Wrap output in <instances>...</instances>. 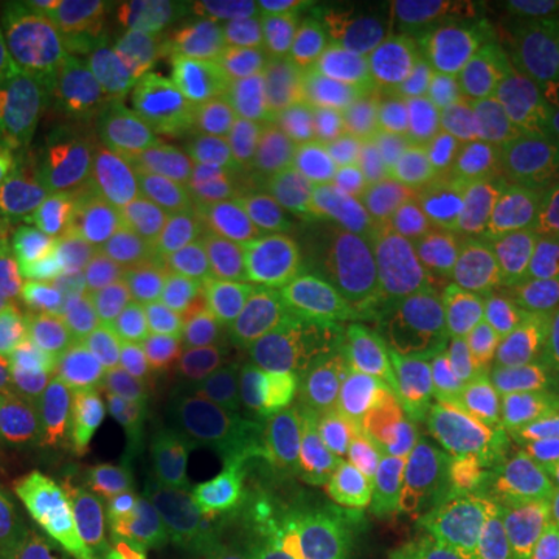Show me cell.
I'll use <instances>...</instances> for the list:
<instances>
[{"label":"cell","mask_w":559,"mask_h":559,"mask_svg":"<svg viewBox=\"0 0 559 559\" xmlns=\"http://www.w3.org/2000/svg\"><path fill=\"white\" fill-rule=\"evenodd\" d=\"M525 156L535 215L550 240L559 227V116H538V124L525 143Z\"/></svg>","instance_id":"obj_40"},{"label":"cell","mask_w":559,"mask_h":559,"mask_svg":"<svg viewBox=\"0 0 559 559\" xmlns=\"http://www.w3.org/2000/svg\"><path fill=\"white\" fill-rule=\"evenodd\" d=\"M382 7L340 0H264L234 16V38L255 62L318 69L364 35Z\"/></svg>","instance_id":"obj_14"},{"label":"cell","mask_w":559,"mask_h":559,"mask_svg":"<svg viewBox=\"0 0 559 559\" xmlns=\"http://www.w3.org/2000/svg\"><path fill=\"white\" fill-rule=\"evenodd\" d=\"M112 510L119 513L124 540L131 550L165 547L180 520L193 510L197 498L187 495L159 469L138 460L128 473L112 479Z\"/></svg>","instance_id":"obj_34"},{"label":"cell","mask_w":559,"mask_h":559,"mask_svg":"<svg viewBox=\"0 0 559 559\" xmlns=\"http://www.w3.org/2000/svg\"><path fill=\"white\" fill-rule=\"evenodd\" d=\"M407 466V448L385 414L382 419H370L336 432L318 476L305 488V498L311 513L318 520H326L342 507L373 495L382 485L399 481Z\"/></svg>","instance_id":"obj_19"},{"label":"cell","mask_w":559,"mask_h":559,"mask_svg":"<svg viewBox=\"0 0 559 559\" xmlns=\"http://www.w3.org/2000/svg\"><path fill=\"white\" fill-rule=\"evenodd\" d=\"M463 348H466V342L454 340V336H444V333L389 326V336H385V345H382V355L377 367H395V364H417V360L444 358V355H454V352H463Z\"/></svg>","instance_id":"obj_43"},{"label":"cell","mask_w":559,"mask_h":559,"mask_svg":"<svg viewBox=\"0 0 559 559\" xmlns=\"http://www.w3.org/2000/svg\"><path fill=\"white\" fill-rule=\"evenodd\" d=\"M109 498L112 479L62 451L35 454L22 476V503L38 525V535L97 513Z\"/></svg>","instance_id":"obj_26"},{"label":"cell","mask_w":559,"mask_h":559,"mask_svg":"<svg viewBox=\"0 0 559 559\" xmlns=\"http://www.w3.org/2000/svg\"><path fill=\"white\" fill-rule=\"evenodd\" d=\"M32 326V311L13 299H0V373L10 364V358L16 355L25 336Z\"/></svg>","instance_id":"obj_46"},{"label":"cell","mask_w":559,"mask_h":559,"mask_svg":"<svg viewBox=\"0 0 559 559\" xmlns=\"http://www.w3.org/2000/svg\"><path fill=\"white\" fill-rule=\"evenodd\" d=\"M7 7H0V32H3V20H7V13H3Z\"/></svg>","instance_id":"obj_53"},{"label":"cell","mask_w":559,"mask_h":559,"mask_svg":"<svg viewBox=\"0 0 559 559\" xmlns=\"http://www.w3.org/2000/svg\"><path fill=\"white\" fill-rule=\"evenodd\" d=\"M0 559H44L38 525L22 498L0 507Z\"/></svg>","instance_id":"obj_44"},{"label":"cell","mask_w":559,"mask_h":559,"mask_svg":"<svg viewBox=\"0 0 559 559\" xmlns=\"http://www.w3.org/2000/svg\"><path fill=\"white\" fill-rule=\"evenodd\" d=\"M171 116L180 143L221 202H246L267 178L274 159L261 150L249 124L237 116L227 97L215 91V84L190 94L171 109Z\"/></svg>","instance_id":"obj_16"},{"label":"cell","mask_w":559,"mask_h":559,"mask_svg":"<svg viewBox=\"0 0 559 559\" xmlns=\"http://www.w3.org/2000/svg\"><path fill=\"white\" fill-rule=\"evenodd\" d=\"M503 340L532 355L559 345V255L554 246H532L525 252Z\"/></svg>","instance_id":"obj_35"},{"label":"cell","mask_w":559,"mask_h":559,"mask_svg":"<svg viewBox=\"0 0 559 559\" xmlns=\"http://www.w3.org/2000/svg\"><path fill=\"white\" fill-rule=\"evenodd\" d=\"M336 547L323 520H301L249 540L246 559H333Z\"/></svg>","instance_id":"obj_41"},{"label":"cell","mask_w":559,"mask_h":559,"mask_svg":"<svg viewBox=\"0 0 559 559\" xmlns=\"http://www.w3.org/2000/svg\"><path fill=\"white\" fill-rule=\"evenodd\" d=\"M382 20L404 38L436 47L522 32L513 3L503 0H399L382 3Z\"/></svg>","instance_id":"obj_32"},{"label":"cell","mask_w":559,"mask_h":559,"mask_svg":"<svg viewBox=\"0 0 559 559\" xmlns=\"http://www.w3.org/2000/svg\"><path fill=\"white\" fill-rule=\"evenodd\" d=\"M373 377L380 382L389 411L429 407V404H444V401L473 399L481 392L473 367L466 364V348L444 358L373 367Z\"/></svg>","instance_id":"obj_37"},{"label":"cell","mask_w":559,"mask_h":559,"mask_svg":"<svg viewBox=\"0 0 559 559\" xmlns=\"http://www.w3.org/2000/svg\"><path fill=\"white\" fill-rule=\"evenodd\" d=\"M528 377L535 382V389L544 392L559 407V345H554V348H547V352H540V355L532 358Z\"/></svg>","instance_id":"obj_50"},{"label":"cell","mask_w":559,"mask_h":559,"mask_svg":"<svg viewBox=\"0 0 559 559\" xmlns=\"http://www.w3.org/2000/svg\"><path fill=\"white\" fill-rule=\"evenodd\" d=\"M0 60L32 140L106 175L116 140L138 116L131 79L112 47L53 3H13Z\"/></svg>","instance_id":"obj_1"},{"label":"cell","mask_w":559,"mask_h":559,"mask_svg":"<svg viewBox=\"0 0 559 559\" xmlns=\"http://www.w3.org/2000/svg\"><path fill=\"white\" fill-rule=\"evenodd\" d=\"M50 305L28 308V336L0 373V429L20 448L60 441L66 426L100 392L79 360L69 318Z\"/></svg>","instance_id":"obj_9"},{"label":"cell","mask_w":559,"mask_h":559,"mask_svg":"<svg viewBox=\"0 0 559 559\" xmlns=\"http://www.w3.org/2000/svg\"><path fill=\"white\" fill-rule=\"evenodd\" d=\"M175 370L237 419L283 392L277 342L264 323L205 289L190 296Z\"/></svg>","instance_id":"obj_8"},{"label":"cell","mask_w":559,"mask_h":559,"mask_svg":"<svg viewBox=\"0 0 559 559\" xmlns=\"http://www.w3.org/2000/svg\"><path fill=\"white\" fill-rule=\"evenodd\" d=\"M423 550L436 559H495L488 500L481 488L432 473L419 463L404 469Z\"/></svg>","instance_id":"obj_20"},{"label":"cell","mask_w":559,"mask_h":559,"mask_svg":"<svg viewBox=\"0 0 559 559\" xmlns=\"http://www.w3.org/2000/svg\"><path fill=\"white\" fill-rule=\"evenodd\" d=\"M150 389V426L140 460L200 500L237 463L240 419L205 399L171 367Z\"/></svg>","instance_id":"obj_10"},{"label":"cell","mask_w":559,"mask_h":559,"mask_svg":"<svg viewBox=\"0 0 559 559\" xmlns=\"http://www.w3.org/2000/svg\"><path fill=\"white\" fill-rule=\"evenodd\" d=\"M323 525L342 547H358L377 557L417 559L426 554L414 507L401 479L342 507L333 516H326Z\"/></svg>","instance_id":"obj_31"},{"label":"cell","mask_w":559,"mask_h":559,"mask_svg":"<svg viewBox=\"0 0 559 559\" xmlns=\"http://www.w3.org/2000/svg\"><path fill=\"white\" fill-rule=\"evenodd\" d=\"M417 559H436V557H429V554H423V557H417Z\"/></svg>","instance_id":"obj_54"},{"label":"cell","mask_w":559,"mask_h":559,"mask_svg":"<svg viewBox=\"0 0 559 559\" xmlns=\"http://www.w3.org/2000/svg\"><path fill=\"white\" fill-rule=\"evenodd\" d=\"M240 432L249 454L299 488L311 485L336 439V426L330 419L286 392L240 417Z\"/></svg>","instance_id":"obj_24"},{"label":"cell","mask_w":559,"mask_h":559,"mask_svg":"<svg viewBox=\"0 0 559 559\" xmlns=\"http://www.w3.org/2000/svg\"><path fill=\"white\" fill-rule=\"evenodd\" d=\"M525 252L528 249L522 246L488 240V237H473V242L466 246L454 283L476 340L503 336L510 305L520 286Z\"/></svg>","instance_id":"obj_30"},{"label":"cell","mask_w":559,"mask_h":559,"mask_svg":"<svg viewBox=\"0 0 559 559\" xmlns=\"http://www.w3.org/2000/svg\"><path fill=\"white\" fill-rule=\"evenodd\" d=\"M342 162L392 212L448 193L460 171L436 124L367 112H342Z\"/></svg>","instance_id":"obj_11"},{"label":"cell","mask_w":559,"mask_h":559,"mask_svg":"<svg viewBox=\"0 0 559 559\" xmlns=\"http://www.w3.org/2000/svg\"><path fill=\"white\" fill-rule=\"evenodd\" d=\"M264 209L308 264L358 274L389 259L392 209L373 200L345 162L318 146L299 143L271 165Z\"/></svg>","instance_id":"obj_4"},{"label":"cell","mask_w":559,"mask_h":559,"mask_svg":"<svg viewBox=\"0 0 559 559\" xmlns=\"http://www.w3.org/2000/svg\"><path fill=\"white\" fill-rule=\"evenodd\" d=\"M53 10L62 13L66 20L81 22L97 32L103 22L112 20V13L119 10V0H60V3H53Z\"/></svg>","instance_id":"obj_47"},{"label":"cell","mask_w":559,"mask_h":559,"mask_svg":"<svg viewBox=\"0 0 559 559\" xmlns=\"http://www.w3.org/2000/svg\"><path fill=\"white\" fill-rule=\"evenodd\" d=\"M448 197L457 202L476 237L513 242L522 249L547 246V230L535 215L525 146L491 159L463 162Z\"/></svg>","instance_id":"obj_18"},{"label":"cell","mask_w":559,"mask_h":559,"mask_svg":"<svg viewBox=\"0 0 559 559\" xmlns=\"http://www.w3.org/2000/svg\"><path fill=\"white\" fill-rule=\"evenodd\" d=\"M432 124L463 165L522 150L538 124V112L528 97L454 94Z\"/></svg>","instance_id":"obj_28"},{"label":"cell","mask_w":559,"mask_h":559,"mask_svg":"<svg viewBox=\"0 0 559 559\" xmlns=\"http://www.w3.org/2000/svg\"><path fill=\"white\" fill-rule=\"evenodd\" d=\"M485 500L495 559H559V466L525 469Z\"/></svg>","instance_id":"obj_22"},{"label":"cell","mask_w":559,"mask_h":559,"mask_svg":"<svg viewBox=\"0 0 559 559\" xmlns=\"http://www.w3.org/2000/svg\"><path fill=\"white\" fill-rule=\"evenodd\" d=\"M264 330L274 342L314 348L323 355L373 370L380 364L389 326L367 299L345 289L314 286L293 301L261 314Z\"/></svg>","instance_id":"obj_17"},{"label":"cell","mask_w":559,"mask_h":559,"mask_svg":"<svg viewBox=\"0 0 559 559\" xmlns=\"http://www.w3.org/2000/svg\"><path fill=\"white\" fill-rule=\"evenodd\" d=\"M547 246H554V249H557V255H559V227H557V230H554V234H550V240H547Z\"/></svg>","instance_id":"obj_52"},{"label":"cell","mask_w":559,"mask_h":559,"mask_svg":"<svg viewBox=\"0 0 559 559\" xmlns=\"http://www.w3.org/2000/svg\"><path fill=\"white\" fill-rule=\"evenodd\" d=\"M32 143H35V140H32L25 121H22L16 97H13V91H10L7 69H3V60H0V171L16 159V156H22Z\"/></svg>","instance_id":"obj_45"},{"label":"cell","mask_w":559,"mask_h":559,"mask_svg":"<svg viewBox=\"0 0 559 559\" xmlns=\"http://www.w3.org/2000/svg\"><path fill=\"white\" fill-rule=\"evenodd\" d=\"M215 7L202 0H119L97 28L124 66L138 109H175L212 84L209 40Z\"/></svg>","instance_id":"obj_6"},{"label":"cell","mask_w":559,"mask_h":559,"mask_svg":"<svg viewBox=\"0 0 559 559\" xmlns=\"http://www.w3.org/2000/svg\"><path fill=\"white\" fill-rule=\"evenodd\" d=\"M513 10L522 32H559V0H520Z\"/></svg>","instance_id":"obj_49"},{"label":"cell","mask_w":559,"mask_h":559,"mask_svg":"<svg viewBox=\"0 0 559 559\" xmlns=\"http://www.w3.org/2000/svg\"><path fill=\"white\" fill-rule=\"evenodd\" d=\"M473 237L476 234L469 221L463 218L457 202L441 193L392 212L389 259L399 261L395 267L454 277Z\"/></svg>","instance_id":"obj_27"},{"label":"cell","mask_w":559,"mask_h":559,"mask_svg":"<svg viewBox=\"0 0 559 559\" xmlns=\"http://www.w3.org/2000/svg\"><path fill=\"white\" fill-rule=\"evenodd\" d=\"M389 419L404 441L411 463L432 473L466 481L481 491L525 473V466L500 441L476 395L429 407L389 411Z\"/></svg>","instance_id":"obj_13"},{"label":"cell","mask_w":559,"mask_h":559,"mask_svg":"<svg viewBox=\"0 0 559 559\" xmlns=\"http://www.w3.org/2000/svg\"><path fill=\"white\" fill-rule=\"evenodd\" d=\"M150 426V389L140 385H109L79 411L66 426L60 444L72 457L87 463L103 476L116 479L128 473L143 454V439Z\"/></svg>","instance_id":"obj_23"},{"label":"cell","mask_w":559,"mask_h":559,"mask_svg":"<svg viewBox=\"0 0 559 559\" xmlns=\"http://www.w3.org/2000/svg\"><path fill=\"white\" fill-rule=\"evenodd\" d=\"M193 286L140 252L103 259L69 318L84 370L100 389L153 385L180 355Z\"/></svg>","instance_id":"obj_2"},{"label":"cell","mask_w":559,"mask_h":559,"mask_svg":"<svg viewBox=\"0 0 559 559\" xmlns=\"http://www.w3.org/2000/svg\"><path fill=\"white\" fill-rule=\"evenodd\" d=\"M227 103L237 109L261 150L277 162L299 146L323 112H336V75L323 66H280L252 62L227 87Z\"/></svg>","instance_id":"obj_15"},{"label":"cell","mask_w":559,"mask_h":559,"mask_svg":"<svg viewBox=\"0 0 559 559\" xmlns=\"http://www.w3.org/2000/svg\"><path fill=\"white\" fill-rule=\"evenodd\" d=\"M454 94L473 97H528L522 32L466 40L444 50Z\"/></svg>","instance_id":"obj_36"},{"label":"cell","mask_w":559,"mask_h":559,"mask_svg":"<svg viewBox=\"0 0 559 559\" xmlns=\"http://www.w3.org/2000/svg\"><path fill=\"white\" fill-rule=\"evenodd\" d=\"M528 103L538 116H559V32H522Z\"/></svg>","instance_id":"obj_42"},{"label":"cell","mask_w":559,"mask_h":559,"mask_svg":"<svg viewBox=\"0 0 559 559\" xmlns=\"http://www.w3.org/2000/svg\"><path fill=\"white\" fill-rule=\"evenodd\" d=\"M454 97L444 50L419 38H392L336 75V112L432 121Z\"/></svg>","instance_id":"obj_12"},{"label":"cell","mask_w":559,"mask_h":559,"mask_svg":"<svg viewBox=\"0 0 559 559\" xmlns=\"http://www.w3.org/2000/svg\"><path fill=\"white\" fill-rule=\"evenodd\" d=\"M476 399L507 451L525 469L559 466V407L544 392L535 385L510 382L481 389Z\"/></svg>","instance_id":"obj_33"},{"label":"cell","mask_w":559,"mask_h":559,"mask_svg":"<svg viewBox=\"0 0 559 559\" xmlns=\"http://www.w3.org/2000/svg\"><path fill=\"white\" fill-rule=\"evenodd\" d=\"M20 444L0 429V507L22 498L20 491Z\"/></svg>","instance_id":"obj_48"},{"label":"cell","mask_w":559,"mask_h":559,"mask_svg":"<svg viewBox=\"0 0 559 559\" xmlns=\"http://www.w3.org/2000/svg\"><path fill=\"white\" fill-rule=\"evenodd\" d=\"M165 554L168 559H246L249 538L197 500L165 540Z\"/></svg>","instance_id":"obj_38"},{"label":"cell","mask_w":559,"mask_h":559,"mask_svg":"<svg viewBox=\"0 0 559 559\" xmlns=\"http://www.w3.org/2000/svg\"><path fill=\"white\" fill-rule=\"evenodd\" d=\"M100 193L94 165L44 143L0 171V299H57Z\"/></svg>","instance_id":"obj_3"},{"label":"cell","mask_w":559,"mask_h":559,"mask_svg":"<svg viewBox=\"0 0 559 559\" xmlns=\"http://www.w3.org/2000/svg\"><path fill=\"white\" fill-rule=\"evenodd\" d=\"M333 559H385L377 557V554H367V550H358V547H336V557Z\"/></svg>","instance_id":"obj_51"},{"label":"cell","mask_w":559,"mask_h":559,"mask_svg":"<svg viewBox=\"0 0 559 559\" xmlns=\"http://www.w3.org/2000/svg\"><path fill=\"white\" fill-rule=\"evenodd\" d=\"M193 259L205 293L255 318L320 286L299 249L246 202H224L202 224Z\"/></svg>","instance_id":"obj_7"},{"label":"cell","mask_w":559,"mask_h":559,"mask_svg":"<svg viewBox=\"0 0 559 559\" xmlns=\"http://www.w3.org/2000/svg\"><path fill=\"white\" fill-rule=\"evenodd\" d=\"M200 503L249 540L293 522L318 520L308 507L305 488L293 485L249 451H242L237 463L202 495Z\"/></svg>","instance_id":"obj_25"},{"label":"cell","mask_w":559,"mask_h":559,"mask_svg":"<svg viewBox=\"0 0 559 559\" xmlns=\"http://www.w3.org/2000/svg\"><path fill=\"white\" fill-rule=\"evenodd\" d=\"M370 305L380 311L385 326L432 330V333L454 336L466 345L476 340V333L466 320V311H463L454 277L392 267L373 283Z\"/></svg>","instance_id":"obj_29"},{"label":"cell","mask_w":559,"mask_h":559,"mask_svg":"<svg viewBox=\"0 0 559 559\" xmlns=\"http://www.w3.org/2000/svg\"><path fill=\"white\" fill-rule=\"evenodd\" d=\"M277 367L280 389L318 411L333 426L348 429L389 414L373 370H364L358 364L323 355L314 348L277 342Z\"/></svg>","instance_id":"obj_21"},{"label":"cell","mask_w":559,"mask_h":559,"mask_svg":"<svg viewBox=\"0 0 559 559\" xmlns=\"http://www.w3.org/2000/svg\"><path fill=\"white\" fill-rule=\"evenodd\" d=\"M40 547L53 559H116L128 547V540L119 513L112 510V503H106L84 520L40 535Z\"/></svg>","instance_id":"obj_39"},{"label":"cell","mask_w":559,"mask_h":559,"mask_svg":"<svg viewBox=\"0 0 559 559\" xmlns=\"http://www.w3.org/2000/svg\"><path fill=\"white\" fill-rule=\"evenodd\" d=\"M112 215L150 240H178L200 234L224 202L209 190L178 131L156 112L124 124L103 175Z\"/></svg>","instance_id":"obj_5"}]
</instances>
